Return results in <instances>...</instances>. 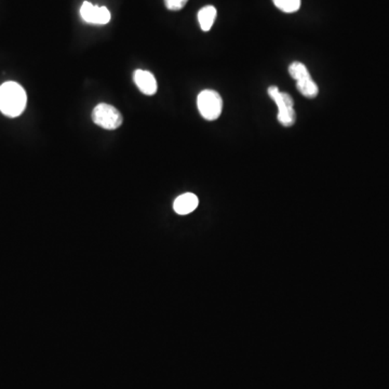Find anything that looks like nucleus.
Here are the masks:
<instances>
[{"instance_id":"obj_1","label":"nucleus","mask_w":389,"mask_h":389,"mask_svg":"<svg viewBox=\"0 0 389 389\" xmlns=\"http://www.w3.org/2000/svg\"><path fill=\"white\" fill-rule=\"evenodd\" d=\"M28 95L22 86L7 81L0 86V112L10 118L20 116L25 110Z\"/></svg>"},{"instance_id":"obj_2","label":"nucleus","mask_w":389,"mask_h":389,"mask_svg":"<svg viewBox=\"0 0 389 389\" xmlns=\"http://www.w3.org/2000/svg\"><path fill=\"white\" fill-rule=\"evenodd\" d=\"M268 95L274 100L278 108V122L284 127H292L296 122L294 101L292 96L286 92H281L276 86L268 88Z\"/></svg>"},{"instance_id":"obj_3","label":"nucleus","mask_w":389,"mask_h":389,"mask_svg":"<svg viewBox=\"0 0 389 389\" xmlns=\"http://www.w3.org/2000/svg\"><path fill=\"white\" fill-rule=\"evenodd\" d=\"M289 74L292 79L296 81V88L303 96L307 99H315L318 95V86L311 78L306 65L298 61L291 63L289 66Z\"/></svg>"},{"instance_id":"obj_4","label":"nucleus","mask_w":389,"mask_h":389,"mask_svg":"<svg viewBox=\"0 0 389 389\" xmlns=\"http://www.w3.org/2000/svg\"><path fill=\"white\" fill-rule=\"evenodd\" d=\"M197 108L204 120L213 122L222 114V98L214 90H204L198 94Z\"/></svg>"},{"instance_id":"obj_5","label":"nucleus","mask_w":389,"mask_h":389,"mask_svg":"<svg viewBox=\"0 0 389 389\" xmlns=\"http://www.w3.org/2000/svg\"><path fill=\"white\" fill-rule=\"evenodd\" d=\"M92 120L94 124L105 130H116L124 122L120 110L106 103H100L94 108L92 112Z\"/></svg>"},{"instance_id":"obj_6","label":"nucleus","mask_w":389,"mask_h":389,"mask_svg":"<svg viewBox=\"0 0 389 389\" xmlns=\"http://www.w3.org/2000/svg\"><path fill=\"white\" fill-rule=\"evenodd\" d=\"M81 16L83 21L96 25H105L110 21V12L108 8L93 6L89 1H85L81 8Z\"/></svg>"},{"instance_id":"obj_7","label":"nucleus","mask_w":389,"mask_h":389,"mask_svg":"<svg viewBox=\"0 0 389 389\" xmlns=\"http://www.w3.org/2000/svg\"><path fill=\"white\" fill-rule=\"evenodd\" d=\"M133 81L139 90L145 95H153L158 90L157 81L151 71L137 69L133 74Z\"/></svg>"},{"instance_id":"obj_8","label":"nucleus","mask_w":389,"mask_h":389,"mask_svg":"<svg viewBox=\"0 0 389 389\" xmlns=\"http://www.w3.org/2000/svg\"><path fill=\"white\" fill-rule=\"evenodd\" d=\"M199 200L196 194L192 192H186L181 194L175 199L173 204V209L180 216H186L197 208Z\"/></svg>"},{"instance_id":"obj_9","label":"nucleus","mask_w":389,"mask_h":389,"mask_svg":"<svg viewBox=\"0 0 389 389\" xmlns=\"http://www.w3.org/2000/svg\"><path fill=\"white\" fill-rule=\"evenodd\" d=\"M216 8L213 6H206L202 8L198 12V22H199L200 28L204 32H209L213 26V23L216 21Z\"/></svg>"},{"instance_id":"obj_10","label":"nucleus","mask_w":389,"mask_h":389,"mask_svg":"<svg viewBox=\"0 0 389 389\" xmlns=\"http://www.w3.org/2000/svg\"><path fill=\"white\" fill-rule=\"evenodd\" d=\"M278 9L286 13H294L301 8V0H272Z\"/></svg>"},{"instance_id":"obj_11","label":"nucleus","mask_w":389,"mask_h":389,"mask_svg":"<svg viewBox=\"0 0 389 389\" xmlns=\"http://www.w3.org/2000/svg\"><path fill=\"white\" fill-rule=\"evenodd\" d=\"M188 0H165V5L170 11H180L185 7Z\"/></svg>"}]
</instances>
